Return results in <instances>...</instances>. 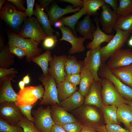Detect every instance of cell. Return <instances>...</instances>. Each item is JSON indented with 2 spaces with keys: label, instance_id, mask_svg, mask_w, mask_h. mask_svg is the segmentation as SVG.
Listing matches in <instances>:
<instances>
[{
  "label": "cell",
  "instance_id": "cell-1",
  "mask_svg": "<svg viewBox=\"0 0 132 132\" xmlns=\"http://www.w3.org/2000/svg\"><path fill=\"white\" fill-rule=\"evenodd\" d=\"M71 112L83 126L95 129L98 126L105 125L101 110L94 106L83 104Z\"/></svg>",
  "mask_w": 132,
  "mask_h": 132
},
{
  "label": "cell",
  "instance_id": "cell-2",
  "mask_svg": "<svg viewBox=\"0 0 132 132\" xmlns=\"http://www.w3.org/2000/svg\"><path fill=\"white\" fill-rule=\"evenodd\" d=\"M7 34L8 38V44H13L23 50L26 54L27 61L31 62L33 58L41 54L42 50L38 46L40 42L22 38L11 31H8Z\"/></svg>",
  "mask_w": 132,
  "mask_h": 132
},
{
  "label": "cell",
  "instance_id": "cell-3",
  "mask_svg": "<svg viewBox=\"0 0 132 132\" xmlns=\"http://www.w3.org/2000/svg\"><path fill=\"white\" fill-rule=\"evenodd\" d=\"M28 16L25 12L17 10L11 3L6 0L0 11V18L11 28L16 30Z\"/></svg>",
  "mask_w": 132,
  "mask_h": 132
},
{
  "label": "cell",
  "instance_id": "cell-4",
  "mask_svg": "<svg viewBox=\"0 0 132 132\" xmlns=\"http://www.w3.org/2000/svg\"><path fill=\"white\" fill-rule=\"evenodd\" d=\"M22 29L18 34L25 38H30L40 42L47 36L36 18L27 17L23 22Z\"/></svg>",
  "mask_w": 132,
  "mask_h": 132
},
{
  "label": "cell",
  "instance_id": "cell-5",
  "mask_svg": "<svg viewBox=\"0 0 132 132\" xmlns=\"http://www.w3.org/2000/svg\"><path fill=\"white\" fill-rule=\"evenodd\" d=\"M44 87V92L42 99L39 104L40 105H58L60 106L58 100L57 84L54 79L48 74L46 76L41 74L38 78Z\"/></svg>",
  "mask_w": 132,
  "mask_h": 132
},
{
  "label": "cell",
  "instance_id": "cell-6",
  "mask_svg": "<svg viewBox=\"0 0 132 132\" xmlns=\"http://www.w3.org/2000/svg\"><path fill=\"white\" fill-rule=\"evenodd\" d=\"M116 34L106 45L101 47V62H105L114 53L121 49L125 45L131 34L119 29L115 30Z\"/></svg>",
  "mask_w": 132,
  "mask_h": 132
},
{
  "label": "cell",
  "instance_id": "cell-7",
  "mask_svg": "<svg viewBox=\"0 0 132 132\" xmlns=\"http://www.w3.org/2000/svg\"><path fill=\"white\" fill-rule=\"evenodd\" d=\"M101 94L103 104L114 105L117 107L123 104H128L126 100L120 95L113 83L108 79L101 78Z\"/></svg>",
  "mask_w": 132,
  "mask_h": 132
},
{
  "label": "cell",
  "instance_id": "cell-8",
  "mask_svg": "<svg viewBox=\"0 0 132 132\" xmlns=\"http://www.w3.org/2000/svg\"><path fill=\"white\" fill-rule=\"evenodd\" d=\"M34 119L33 122L35 127L42 132H50L53 126L55 124L51 114V107L45 108L41 106L32 111Z\"/></svg>",
  "mask_w": 132,
  "mask_h": 132
},
{
  "label": "cell",
  "instance_id": "cell-9",
  "mask_svg": "<svg viewBox=\"0 0 132 132\" xmlns=\"http://www.w3.org/2000/svg\"><path fill=\"white\" fill-rule=\"evenodd\" d=\"M98 74L101 78L108 79L114 85L116 89L123 99L132 101V88L123 83L111 72L105 62H102Z\"/></svg>",
  "mask_w": 132,
  "mask_h": 132
},
{
  "label": "cell",
  "instance_id": "cell-10",
  "mask_svg": "<svg viewBox=\"0 0 132 132\" xmlns=\"http://www.w3.org/2000/svg\"><path fill=\"white\" fill-rule=\"evenodd\" d=\"M44 92L42 85L26 87L19 90L15 103L17 105H33L38 99L42 98Z\"/></svg>",
  "mask_w": 132,
  "mask_h": 132
},
{
  "label": "cell",
  "instance_id": "cell-11",
  "mask_svg": "<svg viewBox=\"0 0 132 132\" xmlns=\"http://www.w3.org/2000/svg\"><path fill=\"white\" fill-rule=\"evenodd\" d=\"M23 116L15 102L0 103V118L9 124L17 125Z\"/></svg>",
  "mask_w": 132,
  "mask_h": 132
},
{
  "label": "cell",
  "instance_id": "cell-12",
  "mask_svg": "<svg viewBox=\"0 0 132 132\" xmlns=\"http://www.w3.org/2000/svg\"><path fill=\"white\" fill-rule=\"evenodd\" d=\"M67 56L65 55L57 56L55 54L49 62L48 74L53 77L57 85L64 81L67 76L65 69Z\"/></svg>",
  "mask_w": 132,
  "mask_h": 132
},
{
  "label": "cell",
  "instance_id": "cell-13",
  "mask_svg": "<svg viewBox=\"0 0 132 132\" xmlns=\"http://www.w3.org/2000/svg\"><path fill=\"white\" fill-rule=\"evenodd\" d=\"M61 32L62 36L60 41H65L69 43L71 47L68 51L70 55L80 53L85 50L83 43L85 39L82 37H77L74 34L71 29L69 27L64 26L59 28Z\"/></svg>",
  "mask_w": 132,
  "mask_h": 132
},
{
  "label": "cell",
  "instance_id": "cell-14",
  "mask_svg": "<svg viewBox=\"0 0 132 132\" xmlns=\"http://www.w3.org/2000/svg\"><path fill=\"white\" fill-rule=\"evenodd\" d=\"M100 48V45L94 49H89L87 51L83 61V67L88 69L90 71L95 80H101L98 74V72L101 63Z\"/></svg>",
  "mask_w": 132,
  "mask_h": 132
},
{
  "label": "cell",
  "instance_id": "cell-15",
  "mask_svg": "<svg viewBox=\"0 0 132 132\" xmlns=\"http://www.w3.org/2000/svg\"><path fill=\"white\" fill-rule=\"evenodd\" d=\"M132 64V50L121 49L113 54L108 59L106 65L110 70L126 66Z\"/></svg>",
  "mask_w": 132,
  "mask_h": 132
},
{
  "label": "cell",
  "instance_id": "cell-16",
  "mask_svg": "<svg viewBox=\"0 0 132 132\" xmlns=\"http://www.w3.org/2000/svg\"><path fill=\"white\" fill-rule=\"evenodd\" d=\"M101 8L102 11L99 18V22L102 25L103 32L110 34L114 30L118 18L117 14L111 9L110 6L106 3Z\"/></svg>",
  "mask_w": 132,
  "mask_h": 132
},
{
  "label": "cell",
  "instance_id": "cell-17",
  "mask_svg": "<svg viewBox=\"0 0 132 132\" xmlns=\"http://www.w3.org/2000/svg\"><path fill=\"white\" fill-rule=\"evenodd\" d=\"M15 74L7 76L0 79V103L4 102H15L18 97L13 89L11 83Z\"/></svg>",
  "mask_w": 132,
  "mask_h": 132
},
{
  "label": "cell",
  "instance_id": "cell-18",
  "mask_svg": "<svg viewBox=\"0 0 132 132\" xmlns=\"http://www.w3.org/2000/svg\"><path fill=\"white\" fill-rule=\"evenodd\" d=\"M51 112L52 117L55 124L62 126L77 121L72 114L58 105H51Z\"/></svg>",
  "mask_w": 132,
  "mask_h": 132
},
{
  "label": "cell",
  "instance_id": "cell-19",
  "mask_svg": "<svg viewBox=\"0 0 132 132\" xmlns=\"http://www.w3.org/2000/svg\"><path fill=\"white\" fill-rule=\"evenodd\" d=\"M102 87L101 79L100 80H94L88 94L85 98L83 104L94 106L101 110L103 104L101 94Z\"/></svg>",
  "mask_w": 132,
  "mask_h": 132
},
{
  "label": "cell",
  "instance_id": "cell-20",
  "mask_svg": "<svg viewBox=\"0 0 132 132\" xmlns=\"http://www.w3.org/2000/svg\"><path fill=\"white\" fill-rule=\"evenodd\" d=\"M94 21L96 28L93 34V40L87 45V48L89 49H94L104 42L108 43L114 36L113 34H107L101 30L99 26V22L98 17H95Z\"/></svg>",
  "mask_w": 132,
  "mask_h": 132
},
{
  "label": "cell",
  "instance_id": "cell-21",
  "mask_svg": "<svg viewBox=\"0 0 132 132\" xmlns=\"http://www.w3.org/2000/svg\"><path fill=\"white\" fill-rule=\"evenodd\" d=\"M35 9L34 10L33 14L43 29L47 36L54 35V32L58 36L59 33L54 31L51 27V24L48 16L40 6L38 2L35 4Z\"/></svg>",
  "mask_w": 132,
  "mask_h": 132
},
{
  "label": "cell",
  "instance_id": "cell-22",
  "mask_svg": "<svg viewBox=\"0 0 132 132\" xmlns=\"http://www.w3.org/2000/svg\"><path fill=\"white\" fill-rule=\"evenodd\" d=\"M81 8H74L71 5H68L63 8L60 7L56 3L53 4L47 12V15L52 25L62 16L66 14L79 11Z\"/></svg>",
  "mask_w": 132,
  "mask_h": 132
},
{
  "label": "cell",
  "instance_id": "cell-23",
  "mask_svg": "<svg viewBox=\"0 0 132 132\" xmlns=\"http://www.w3.org/2000/svg\"><path fill=\"white\" fill-rule=\"evenodd\" d=\"M95 27L90 18V16L87 15L77 23L75 31L85 39L93 40V34L95 30Z\"/></svg>",
  "mask_w": 132,
  "mask_h": 132
},
{
  "label": "cell",
  "instance_id": "cell-24",
  "mask_svg": "<svg viewBox=\"0 0 132 132\" xmlns=\"http://www.w3.org/2000/svg\"><path fill=\"white\" fill-rule=\"evenodd\" d=\"M117 118L118 122L123 123L126 129L130 131L132 127V107L126 104L119 106Z\"/></svg>",
  "mask_w": 132,
  "mask_h": 132
},
{
  "label": "cell",
  "instance_id": "cell-25",
  "mask_svg": "<svg viewBox=\"0 0 132 132\" xmlns=\"http://www.w3.org/2000/svg\"><path fill=\"white\" fill-rule=\"evenodd\" d=\"M85 97L78 91L60 102V106L67 111H72L84 103Z\"/></svg>",
  "mask_w": 132,
  "mask_h": 132
},
{
  "label": "cell",
  "instance_id": "cell-26",
  "mask_svg": "<svg viewBox=\"0 0 132 132\" xmlns=\"http://www.w3.org/2000/svg\"><path fill=\"white\" fill-rule=\"evenodd\" d=\"M110 70L121 81L132 88V64L127 66Z\"/></svg>",
  "mask_w": 132,
  "mask_h": 132
},
{
  "label": "cell",
  "instance_id": "cell-27",
  "mask_svg": "<svg viewBox=\"0 0 132 132\" xmlns=\"http://www.w3.org/2000/svg\"><path fill=\"white\" fill-rule=\"evenodd\" d=\"M80 74L81 78L78 91L85 98L90 90L94 79L90 71L84 67Z\"/></svg>",
  "mask_w": 132,
  "mask_h": 132
},
{
  "label": "cell",
  "instance_id": "cell-28",
  "mask_svg": "<svg viewBox=\"0 0 132 132\" xmlns=\"http://www.w3.org/2000/svg\"><path fill=\"white\" fill-rule=\"evenodd\" d=\"M57 87L60 102L71 96L78 89L77 86L65 81L57 85Z\"/></svg>",
  "mask_w": 132,
  "mask_h": 132
},
{
  "label": "cell",
  "instance_id": "cell-29",
  "mask_svg": "<svg viewBox=\"0 0 132 132\" xmlns=\"http://www.w3.org/2000/svg\"><path fill=\"white\" fill-rule=\"evenodd\" d=\"M117 107L114 105H102L101 110L105 124H120L117 120Z\"/></svg>",
  "mask_w": 132,
  "mask_h": 132
},
{
  "label": "cell",
  "instance_id": "cell-30",
  "mask_svg": "<svg viewBox=\"0 0 132 132\" xmlns=\"http://www.w3.org/2000/svg\"><path fill=\"white\" fill-rule=\"evenodd\" d=\"M86 14V11L83 7L80 11L73 15L68 16L62 17L58 20L60 21L64 26H68L72 30L74 34L77 37L75 31V26L79 19L83 15Z\"/></svg>",
  "mask_w": 132,
  "mask_h": 132
},
{
  "label": "cell",
  "instance_id": "cell-31",
  "mask_svg": "<svg viewBox=\"0 0 132 132\" xmlns=\"http://www.w3.org/2000/svg\"><path fill=\"white\" fill-rule=\"evenodd\" d=\"M52 58L51 51L47 50L42 54L33 58L32 61L41 67L43 74L46 76L48 74L49 63Z\"/></svg>",
  "mask_w": 132,
  "mask_h": 132
},
{
  "label": "cell",
  "instance_id": "cell-32",
  "mask_svg": "<svg viewBox=\"0 0 132 132\" xmlns=\"http://www.w3.org/2000/svg\"><path fill=\"white\" fill-rule=\"evenodd\" d=\"M83 6L87 15H97L98 11L105 3L104 0H83Z\"/></svg>",
  "mask_w": 132,
  "mask_h": 132
},
{
  "label": "cell",
  "instance_id": "cell-33",
  "mask_svg": "<svg viewBox=\"0 0 132 132\" xmlns=\"http://www.w3.org/2000/svg\"><path fill=\"white\" fill-rule=\"evenodd\" d=\"M128 32L132 34V14L126 16L118 17L114 28Z\"/></svg>",
  "mask_w": 132,
  "mask_h": 132
},
{
  "label": "cell",
  "instance_id": "cell-34",
  "mask_svg": "<svg viewBox=\"0 0 132 132\" xmlns=\"http://www.w3.org/2000/svg\"><path fill=\"white\" fill-rule=\"evenodd\" d=\"M14 55L9 50V45L5 46L4 48L0 51V68H8L13 65L14 63Z\"/></svg>",
  "mask_w": 132,
  "mask_h": 132
},
{
  "label": "cell",
  "instance_id": "cell-35",
  "mask_svg": "<svg viewBox=\"0 0 132 132\" xmlns=\"http://www.w3.org/2000/svg\"><path fill=\"white\" fill-rule=\"evenodd\" d=\"M119 6L116 12L118 17L132 14V0H120Z\"/></svg>",
  "mask_w": 132,
  "mask_h": 132
},
{
  "label": "cell",
  "instance_id": "cell-36",
  "mask_svg": "<svg viewBox=\"0 0 132 132\" xmlns=\"http://www.w3.org/2000/svg\"><path fill=\"white\" fill-rule=\"evenodd\" d=\"M17 125L22 127L24 132H42L35 127L32 122L23 116Z\"/></svg>",
  "mask_w": 132,
  "mask_h": 132
},
{
  "label": "cell",
  "instance_id": "cell-37",
  "mask_svg": "<svg viewBox=\"0 0 132 132\" xmlns=\"http://www.w3.org/2000/svg\"><path fill=\"white\" fill-rule=\"evenodd\" d=\"M0 132H24L23 129L17 125L10 124L0 118Z\"/></svg>",
  "mask_w": 132,
  "mask_h": 132
},
{
  "label": "cell",
  "instance_id": "cell-38",
  "mask_svg": "<svg viewBox=\"0 0 132 132\" xmlns=\"http://www.w3.org/2000/svg\"><path fill=\"white\" fill-rule=\"evenodd\" d=\"M17 105L22 115L29 120L33 122L34 121V119L32 115V109L34 105L25 106Z\"/></svg>",
  "mask_w": 132,
  "mask_h": 132
},
{
  "label": "cell",
  "instance_id": "cell-39",
  "mask_svg": "<svg viewBox=\"0 0 132 132\" xmlns=\"http://www.w3.org/2000/svg\"><path fill=\"white\" fill-rule=\"evenodd\" d=\"M77 61L74 56L69 55L67 56L65 63V71L67 75L71 74L73 66Z\"/></svg>",
  "mask_w": 132,
  "mask_h": 132
},
{
  "label": "cell",
  "instance_id": "cell-40",
  "mask_svg": "<svg viewBox=\"0 0 132 132\" xmlns=\"http://www.w3.org/2000/svg\"><path fill=\"white\" fill-rule=\"evenodd\" d=\"M66 132H80L83 126L77 121L62 126Z\"/></svg>",
  "mask_w": 132,
  "mask_h": 132
},
{
  "label": "cell",
  "instance_id": "cell-41",
  "mask_svg": "<svg viewBox=\"0 0 132 132\" xmlns=\"http://www.w3.org/2000/svg\"><path fill=\"white\" fill-rule=\"evenodd\" d=\"M57 41L56 35L47 36L43 40V46L46 49L52 48L55 46Z\"/></svg>",
  "mask_w": 132,
  "mask_h": 132
},
{
  "label": "cell",
  "instance_id": "cell-42",
  "mask_svg": "<svg viewBox=\"0 0 132 132\" xmlns=\"http://www.w3.org/2000/svg\"><path fill=\"white\" fill-rule=\"evenodd\" d=\"M9 50L10 52L13 55L21 59L24 56H26L25 52L19 47L12 44H8Z\"/></svg>",
  "mask_w": 132,
  "mask_h": 132
},
{
  "label": "cell",
  "instance_id": "cell-43",
  "mask_svg": "<svg viewBox=\"0 0 132 132\" xmlns=\"http://www.w3.org/2000/svg\"><path fill=\"white\" fill-rule=\"evenodd\" d=\"M81 78V74H70L67 75L65 77L64 81L69 82L77 86L79 85Z\"/></svg>",
  "mask_w": 132,
  "mask_h": 132
},
{
  "label": "cell",
  "instance_id": "cell-44",
  "mask_svg": "<svg viewBox=\"0 0 132 132\" xmlns=\"http://www.w3.org/2000/svg\"><path fill=\"white\" fill-rule=\"evenodd\" d=\"M108 132H130L128 130L121 127L119 125L115 124H106Z\"/></svg>",
  "mask_w": 132,
  "mask_h": 132
},
{
  "label": "cell",
  "instance_id": "cell-45",
  "mask_svg": "<svg viewBox=\"0 0 132 132\" xmlns=\"http://www.w3.org/2000/svg\"><path fill=\"white\" fill-rule=\"evenodd\" d=\"M35 0H26L27 8L25 12L28 17H32L33 14V7L35 4Z\"/></svg>",
  "mask_w": 132,
  "mask_h": 132
},
{
  "label": "cell",
  "instance_id": "cell-46",
  "mask_svg": "<svg viewBox=\"0 0 132 132\" xmlns=\"http://www.w3.org/2000/svg\"><path fill=\"white\" fill-rule=\"evenodd\" d=\"M18 71L14 68H0V79L10 75L15 74Z\"/></svg>",
  "mask_w": 132,
  "mask_h": 132
},
{
  "label": "cell",
  "instance_id": "cell-47",
  "mask_svg": "<svg viewBox=\"0 0 132 132\" xmlns=\"http://www.w3.org/2000/svg\"><path fill=\"white\" fill-rule=\"evenodd\" d=\"M84 66V61H77L73 67L71 74H80Z\"/></svg>",
  "mask_w": 132,
  "mask_h": 132
},
{
  "label": "cell",
  "instance_id": "cell-48",
  "mask_svg": "<svg viewBox=\"0 0 132 132\" xmlns=\"http://www.w3.org/2000/svg\"><path fill=\"white\" fill-rule=\"evenodd\" d=\"M13 4L19 11L25 12L26 9L24 6L25 0H7Z\"/></svg>",
  "mask_w": 132,
  "mask_h": 132
},
{
  "label": "cell",
  "instance_id": "cell-49",
  "mask_svg": "<svg viewBox=\"0 0 132 132\" xmlns=\"http://www.w3.org/2000/svg\"><path fill=\"white\" fill-rule=\"evenodd\" d=\"M61 2H66L71 4L73 8L74 9L82 8L83 6V0H61Z\"/></svg>",
  "mask_w": 132,
  "mask_h": 132
},
{
  "label": "cell",
  "instance_id": "cell-50",
  "mask_svg": "<svg viewBox=\"0 0 132 132\" xmlns=\"http://www.w3.org/2000/svg\"><path fill=\"white\" fill-rule=\"evenodd\" d=\"M53 0H37L41 8L44 11L47 12L50 8V5L53 1Z\"/></svg>",
  "mask_w": 132,
  "mask_h": 132
},
{
  "label": "cell",
  "instance_id": "cell-51",
  "mask_svg": "<svg viewBox=\"0 0 132 132\" xmlns=\"http://www.w3.org/2000/svg\"><path fill=\"white\" fill-rule=\"evenodd\" d=\"M104 0L105 3L111 6L113 10V11L116 13L119 6V3L118 2V0Z\"/></svg>",
  "mask_w": 132,
  "mask_h": 132
},
{
  "label": "cell",
  "instance_id": "cell-52",
  "mask_svg": "<svg viewBox=\"0 0 132 132\" xmlns=\"http://www.w3.org/2000/svg\"><path fill=\"white\" fill-rule=\"evenodd\" d=\"M50 132H66L60 125L55 124L52 127Z\"/></svg>",
  "mask_w": 132,
  "mask_h": 132
},
{
  "label": "cell",
  "instance_id": "cell-53",
  "mask_svg": "<svg viewBox=\"0 0 132 132\" xmlns=\"http://www.w3.org/2000/svg\"><path fill=\"white\" fill-rule=\"evenodd\" d=\"M80 132H99L95 129L89 127L83 126Z\"/></svg>",
  "mask_w": 132,
  "mask_h": 132
},
{
  "label": "cell",
  "instance_id": "cell-54",
  "mask_svg": "<svg viewBox=\"0 0 132 132\" xmlns=\"http://www.w3.org/2000/svg\"><path fill=\"white\" fill-rule=\"evenodd\" d=\"M95 129L99 132H108L105 125L97 127Z\"/></svg>",
  "mask_w": 132,
  "mask_h": 132
},
{
  "label": "cell",
  "instance_id": "cell-55",
  "mask_svg": "<svg viewBox=\"0 0 132 132\" xmlns=\"http://www.w3.org/2000/svg\"><path fill=\"white\" fill-rule=\"evenodd\" d=\"M53 25L55 27L59 29L64 26L62 22L58 20L54 23Z\"/></svg>",
  "mask_w": 132,
  "mask_h": 132
},
{
  "label": "cell",
  "instance_id": "cell-56",
  "mask_svg": "<svg viewBox=\"0 0 132 132\" xmlns=\"http://www.w3.org/2000/svg\"><path fill=\"white\" fill-rule=\"evenodd\" d=\"M22 80L25 84H29L30 82V79L29 74H28L23 77Z\"/></svg>",
  "mask_w": 132,
  "mask_h": 132
},
{
  "label": "cell",
  "instance_id": "cell-57",
  "mask_svg": "<svg viewBox=\"0 0 132 132\" xmlns=\"http://www.w3.org/2000/svg\"><path fill=\"white\" fill-rule=\"evenodd\" d=\"M5 46L4 45V40L3 37L1 36H0V51L2 50L5 47Z\"/></svg>",
  "mask_w": 132,
  "mask_h": 132
},
{
  "label": "cell",
  "instance_id": "cell-58",
  "mask_svg": "<svg viewBox=\"0 0 132 132\" xmlns=\"http://www.w3.org/2000/svg\"><path fill=\"white\" fill-rule=\"evenodd\" d=\"M25 83L23 80L20 81L19 83V86L20 89H23L25 87Z\"/></svg>",
  "mask_w": 132,
  "mask_h": 132
},
{
  "label": "cell",
  "instance_id": "cell-59",
  "mask_svg": "<svg viewBox=\"0 0 132 132\" xmlns=\"http://www.w3.org/2000/svg\"><path fill=\"white\" fill-rule=\"evenodd\" d=\"M6 0H0V11H1L3 7V5L5 3Z\"/></svg>",
  "mask_w": 132,
  "mask_h": 132
},
{
  "label": "cell",
  "instance_id": "cell-60",
  "mask_svg": "<svg viewBox=\"0 0 132 132\" xmlns=\"http://www.w3.org/2000/svg\"><path fill=\"white\" fill-rule=\"evenodd\" d=\"M128 44L130 46H132V39L131 38L129 41Z\"/></svg>",
  "mask_w": 132,
  "mask_h": 132
},
{
  "label": "cell",
  "instance_id": "cell-61",
  "mask_svg": "<svg viewBox=\"0 0 132 132\" xmlns=\"http://www.w3.org/2000/svg\"><path fill=\"white\" fill-rule=\"evenodd\" d=\"M128 104L130 105L132 107V101L126 100Z\"/></svg>",
  "mask_w": 132,
  "mask_h": 132
},
{
  "label": "cell",
  "instance_id": "cell-62",
  "mask_svg": "<svg viewBox=\"0 0 132 132\" xmlns=\"http://www.w3.org/2000/svg\"><path fill=\"white\" fill-rule=\"evenodd\" d=\"M130 132H132V127L130 130Z\"/></svg>",
  "mask_w": 132,
  "mask_h": 132
},
{
  "label": "cell",
  "instance_id": "cell-63",
  "mask_svg": "<svg viewBox=\"0 0 132 132\" xmlns=\"http://www.w3.org/2000/svg\"><path fill=\"white\" fill-rule=\"evenodd\" d=\"M131 38L132 39V36L131 37Z\"/></svg>",
  "mask_w": 132,
  "mask_h": 132
}]
</instances>
